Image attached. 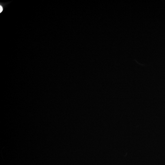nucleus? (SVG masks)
Instances as JSON below:
<instances>
[{"mask_svg":"<svg viewBox=\"0 0 165 165\" xmlns=\"http://www.w3.org/2000/svg\"><path fill=\"white\" fill-rule=\"evenodd\" d=\"M8 3H0V13H2V12H3V10H4V6H6L7 4Z\"/></svg>","mask_w":165,"mask_h":165,"instance_id":"1","label":"nucleus"}]
</instances>
